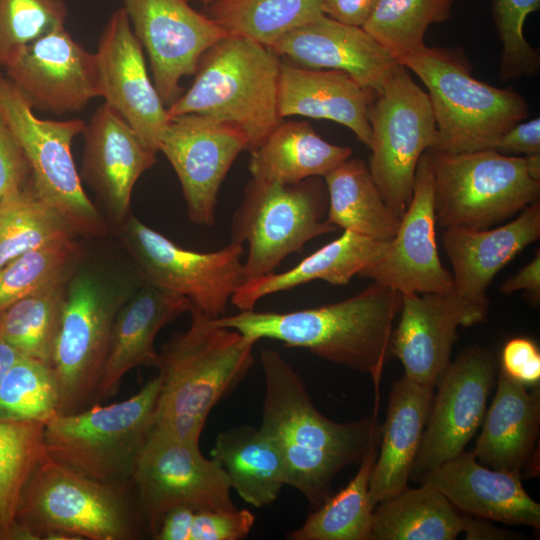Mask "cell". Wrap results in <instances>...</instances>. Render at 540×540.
<instances>
[{
	"mask_svg": "<svg viewBox=\"0 0 540 540\" xmlns=\"http://www.w3.org/2000/svg\"><path fill=\"white\" fill-rule=\"evenodd\" d=\"M456 0H377L363 25L397 62L424 48L430 25L450 18Z\"/></svg>",
	"mask_w": 540,
	"mask_h": 540,
	"instance_id": "40",
	"label": "cell"
},
{
	"mask_svg": "<svg viewBox=\"0 0 540 540\" xmlns=\"http://www.w3.org/2000/svg\"><path fill=\"white\" fill-rule=\"evenodd\" d=\"M539 237V200L494 229L445 228L442 243L453 269V291L488 311L487 290L494 276Z\"/></svg>",
	"mask_w": 540,
	"mask_h": 540,
	"instance_id": "25",
	"label": "cell"
},
{
	"mask_svg": "<svg viewBox=\"0 0 540 540\" xmlns=\"http://www.w3.org/2000/svg\"><path fill=\"white\" fill-rule=\"evenodd\" d=\"M229 35L266 47L324 15L322 0H209L205 13Z\"/></svg>",
	"mask_w": 540,
	"mask_h": 540,
	"instance_id": "35",
	"label": "cell"
},
{
	"mask_svg": "<svg viewBox=\"0 0 540 540\" xmlns=\"http://www.w3.org/2000/svg\"><path fill=\"white\" fill-rule=\"evenodd\" d=\"M75 235L66 219L37 195L30 178L0 209V268L27 252Z\"/></svg>",
	"mask_w": 540,
	"mask_h": 540,
	"instance_id": "39",
	"label": "cell"
},
{
	"mask_svg": "<svg viewBox=\"0 0 540 540\" xmlns=\"http://www.w3.org/2000/svg\"><path fill=\"white\" fill-rule=\"evenodd\" d=\"M191 304L183 296L142 282L120 307L111 333L108 356L96 403L114 396L122 378L139 366L158 368L159 353L154 341L158 332Z\"/></svg>",
	"mask_w": 540,
	"mask_h": 540,
	"instance_id": "26",
	"label": "cell"
},
{
	"mask_svg": "<svg viewBox=\"0 0 540 540\" xmlns=\"http://www.w3.org/2000/svg\"><path fill=\"white\" fill-rule=\"evenodd\" d=\"M265 397L259 429L278 447L287 485L301 492L312 508L331 495L335 476L359 464L380 443L377 415L348 423L335 422L314 406L302 377L276 350L260 353Z\"/></svg>",
	"mask_w": 540,
	"mask_h": 540,
	"instance_id": "1",
	"label": "cell"
},
{
	"mask_svg": "<svg viewBox=\"0 0 540 540\" xmlns=\"http://www.w3.org/2000/svg\"><path fill=\"white\" fill-rule=\"evenodd\" d=\"M375 95L343 71L280 64L277 103L281 118L299 115L335 121L349 128L368 148V114Z\"/></svg>",
	"mask_w": 540,
	"mask_h": 540,
	"instance_id": "27",
	"label": "cell"
},
{
	"mask_svg": "<svg viewBox=\"0 0 540 540\" xmlns=\"http://www.w3.org/2000/svg\"><path fill=\"white\" fill-rule=\"evenodd\" d=\"M488 311L450 293L402 294L400 320L390 352L404 367V376L435 388L450 364L458 327L486 320Z\"/></svg>",
	"mask_w": 540,
	"mask_h": 540,
	"instance_id": "21",
	"label": "cell"
},
{
	"mask_svg": "<svg viewBox=\"0 0 540 540\" xmlns=\"http://www.w3.org/2000/svg\"><path fill=\"white\" fill-rule=\"evenodd\" d=\"M490 150L511 156L540 154V118L517 123L500 135Z\"/></svg>",
	"mask_w": 540,
	"mask_h": 540,
	"instance_id": "48",
	"label": "cell"
},
{
	"mask_svg": "<svg viewBox=\"0 0 540 540\" xmlns=\"http://www.w3.org/2000/svg\"><path fill=\"white\" fill-rule=\"evenodd\" d=\"M327 211V189L317 177L294 184L249 181L230 226V242L248 244L244 282L275 272L306 243L334 232Z\"/></svg>",
	"mask_w": 540,
	"mask_h": 540,
	"instance_id": "10",
	"label": "cell"
},
{
	"mask_svg": "<svg viewBox=\"0 0 540 540\" xmlns=\"http://www.w3.org/2000/svg\"><path fill=\"white\" fill-rule=\"evenodd\" d=\"M462 532L465 533L466 540H503L517 539L519 534L499 529L492 525L488 520L473 515L461 513Z\"/></svg>",
	"mask_w": 540,
	"mask_h": 540,
	"instance_id": "51",
	"label": "cell"
},
{
	"mask_svg": "<svg viewBox=\"0 0 540 540\" xmlns=\"http://www.w3.org/2000/svg\"><path fill=\"white\" fill-rule=\"evenodd\" d=\"M539 7L540 0H493L494 23L502 45V80L537 75L540 55L525 39L523 27L528 15Z\"/></svg>",
	"mask_w": 540,
	"mask_h": 540,
	"instance_id": "45",
	"label": "cell"
},
{
	"mask_svg": "<svg viewBox=\"0 0 540 540\" xmlns=\"http://www.w3.org/2000/svg\"><path fill=\"white\" fill-rule=\"evenodd\" d=\"M529 176L540 182V154L524 156Z\"/></svg>",
	"mask_w": 540,
	"mask_h": 540,
	"instance_id": "53",
	"label": "cell"
},
{
	"mask_svg": "<svg viewBox=\"0 0 540 540\" xmlns=\"http://www.w3.org/2000/svg\"><path fill=\"white\" fill-rule=\"evenodd\" d=\"M187 330L159 352L161 387L151 435L199 441L212 408L245 377L258 340L216 325L194 307Z\"/></svg>",
	"mask_w": 540,
	"mask_h": 540,
	"instance_id": "3",
	"label": "cell"
},
{
	"mask_svg": "<svg viewBox=\"0 0 540 540\" xmlns=\"http://www.w3.org/2000/svg\"><path fill=\"white\" fill-rule=\"evenodd\" d=\"M280 64L270 48L228 35L204 53L192 85L167 107L168 114H204L233 124L252 151L282 122L277 103Z\"/></svg>",
	"mask_w": 540,
	"mask_h": 540,
	"instance_id": "5",
	"label": "cell"
},
{
	"mask_svg": "<svg viewBox=\"0 0 540 540\" xmlns=\"http://www.w3.org/2000/svg\"><path fill=\"white\" fill-rule=\"evenodd\" d=\"M0 116L28 161L37 195L56 209L76 234H104L105 220L85 193L71 152L72 141L83 132L85 122L38 118L27 99L1 72Z\"/></svg>",
	"mask_w": 540,
	"mask_h": 540,
	"instance_id": "11",
	"label": "cell"
},
{
	"mask_svg": "<svg viewBox=\"0 0 540 540\" xmlns=\"http://www.w3.org/2000/svg\"><path fill=\"white\" fill-rule=\"evenodd\" d=\"M68 281L43 287L0 312V335L23 356L51 366Z\"/></svg>",
	"mask_w": 540,
	"mask_h": 540,
	"instance_id": "37",
	"label": "cell"
},
{
	"mask_svg": "<svg viewBox=\"0 0 540 540\" xmlns=\"http://www.w3.org/2000/svg\"><path fill=\"white\" fill-rule=\"evenodd\" d=\"M83 252L75 236L27 252L0 268V312L19 299L67 280L80 265Z\"/></svg>",
	"mask_w": 540,
	"mask_h": 540,
	"instance_id": "41",
	"label": "cell"
},
{
	"mask_svg": "<svg viewBox=\"0 0 540 540\" xmlns=\"http://www.w3.org/2000/svg\"><path fill=\"white\" fill-rule=\"evenodd\" d=\"M161 387L158 376L117 403L58 414L45 423L47 454L92 479L134 486L141 454L150 438Z\"/></svg>",
	"mask_w": 540,
	"mask_h": 540,
	"instance_id": "7",
	"label": "cell"
},
{
	"mask_svg": "<svg viewBox=\"0 0 540 540\" xmlns=\"http://www.w3.org/2000/svg\"><path fill=\"white\" fill-rule=\"evenodd\" d=\"M133 484L152 539L163 517L174 508L237 509L226 471L202 454L199 441L150 435Z\"/></svg>",
	"mask_w": 540,
	"mask_h": 540,
	"instance_id": "14",
	"label": "cell"
},
{
	"mask_svg": "<svg viewBox=\"0 0 540 540\" xmlns=\"http://www.w3.org/2000/svg\"><path fill=\"white\" fill-rule=\"evenodd\" d=\"M500 370L524 386L540 382V352L536 343L527 337H515L502 349Z\"/></svg>",
	"mask_w": 540,
	"mask_h": 540,
	"instance_id": "47",
	"label": "cell"
},
{
	"mask_svg": "<svg viewBox=\"0 0 540 540\" xmlns=\"http://www.w3.org/2000/svg\"><path fill=\"white\" fill-rule=\"evenodd\" d=\"M31 171L15 136L0 116V209L29 183Z\"/></svg>",
	"mask_w": 540,
	"mask_h": 540,
	"instance_id": "46",
	"label": "cell"
},
{
	"mask_svg": "<svg viewBox=\"0 0 540 540\" xmlns=\"http://www.w3.org/2000/svg\"><path fill=\"white\" fill-rule=\"evenodd\" d=\"M65 0H0V66L24 46L65 26Z\"/></svg>",
	"mask_w": 540,
	"mask_h": 540,
	"instance_id": "43",
	"label": "cell"
},
{
	"mask_svg": "<svg viewBox=\"0 0 540 540\" xmlns=\"http://www.w3.org/2000/svg\"><path fill=\"white\" fill-rule=\"evenodd\" d=\"M496 377L493 353L478 345L450 362L436 385L411 480L464 451L483 422Z\"/></svg>",
	"mask_w": 540,
	"mask_h": 540,
	"instance_id": "15",
	"label": "cell"
},
{
	"mask_svg": "<svg viewBox=\"0 0 540 540\" xmlns=\"http://www.w3.org/2000/svg\"><path fill=\"white\" fill-rule=\"evenodd\" d=\"M6 77L33 109L63 115L100 97L98 65L60 26L24 46L4 67Z\"/></svg>",
	"mask_w": 540,
	"mask_h": 540,
	"instance_id": "18",
	"label": "cell"
},
{
	"mask_svg": "<svg viewBox=\"0 0 540 540\" xmlns=\"http://www.w3.org/2000/svg\"><path fill=\"white\" fill-rule=\"evenodd\" d=\"M211 458L226 471L232 489L255 507L271 505L287 485L282 455L259 428L239 426L220 432Z\"/></svg>",
	"mask_w": 540,
	"mask_h": 540,
	"instance_id": "32",
	"label": "cell"
},
{
	"mask_svg": "<svg viewBox=\"0 0 540 540\" xmlns=\"http://www.w3.org/2000/svg\"><path fill=\"white\" fill-rule=\"evenodd\" d=\"M188 0H123L132 29L148 54L154 86L168 107L179 82L193 75L204 53L229 33Z\"/></svg>",
	"mask_w": 540,
	"mask_h": 540,
	"instance_id": "17",
	"label": "cell"
},
{
	"mask_svg": "<svg viewBox=\"0 0 540 540\" xmlns=\"http://www.w3.org/2000/svg\"><path fill=\"white\" fill-rule=\"evenodd\" d=\"M430 152L441 227L488 229L539 200L540 182L529 176L524 157L490 149Z\"/></svg>",
	"mask_w": 540,
	"mask_h": 540,
	"instance_id": "9",
	"label": "cell"
},
{
	"mask_svg": "<svg viewBox=\"0 0 540 540\" xmlns=\"http://www.w3.org/2000/svg\"><path fill=\"white\" fill-rule=\"evenodd\" d=\"M351 155L350 147L327 142L307 122H281L251 151L248 169L256 181L294 184L324 177Z\"/></svg>",
	"mask_w": 540,
	"mask_h": 540,
	"instance_id": "31",
	"label": "cell"
},
{
	"mask_svg": "<svg viewBox=\"0 0 540 540\" xmlns=\"http://www.w3.org/2000/svg\"><path fill=\"white\" fill-rule=\"evenodd\" d=\"M419 483L439 490L462 513L540 529V504L525 491L522 476L487 467L472 451L432 469Z\"/></svg>",
	"mask_w": 540,
	"mask_h": 540,
	"instance_id": "24",
	"label": "cell"
},
{
	"mask_svg": "<svg viewBox=\"0 0 540 540\" xmlns=\"http://www.w3.org/2000/svg\"><path fill=\"white\" fill-rule=\"evenodd\" d=\"M399 63L428 90L437 127L434 151L490 149L500 135L529 115L523 96L474 78L467 59L456 50L425 46Z\"/></svg>",
	"mask_w": 540,
	"mask_h": 540,
	"instance_id": "6",
	"label": "cell"
},
{
	"mask_svg": "<svg viewBox=\"0 0 540 540\" xmlns=\"http://www.w3.org/2000/svg\"><path fill=\"white\" fill-rule=\"evenodd\" d=\"M248 150L243 132L204 114L171 117L159 143L181 185L189 219L212 226L220 187L237 156Z\"/></svg>",
	"mask_w": 540,
	"mask_h": 540,
	"instance_id": "16",
	"label": "cell"
},
{
	"mask_svg": "<svg viewBox=\"0 0 540 540\" xmlns=\"http://www.w3.org/2000/svg\"><path fill=\"white\" fill-rule=\"evenodd\" d=\"M150 536L135 487L87 477L51 458L21 494L13 540H136Z\"/></svg>",
	"mask_w": 540,
	"mask_h": 540,
	"instance_id": "4",
	"label": "cell"
},
{
	"mask_svg": "<svg viewBox=\"0 0 540 540\" xmlns=\"http://www.w3.org/2000/svg\"><path fill=\"white\" fill-rule=\"evenodd\" d=\"M504 294L526 290L536 304L540 298V253L539 249L535 257L514 276L507 279L500 287Z\"/></svg>",
	"mask_w": 540,
	"mask_h": 540,
	"instance_id": "50",
	"label": "cell"
},
{
	"mask_svg": "<svg viewBox=\"0 0 540 540\" xmlns=\"http://www.w3.org/2000/svg\"><path fill=\"white\" fill-rule=\"evenodd\" d=\"M188 1H190V0H188Z\"/></svg>",
	"mask_w": 540,
	"mask_h": 540,
	"instance_id": "54",
	"label": "cell"
},
{
	"mask_svg": "<svg viewBox=\"0 0 540 540\" xmlns=\"http://www.w3.org/2000/svg\"><path fill=\"white\" fill-rule=\"evenodd\" d=\"M378 449V444L372 445L350 482L330 495L287 537L292 540H369L375 508L370 501L369 480Z\"/></svg>",
	"mask_w": 540,
	"mask_h": 540,
	"instance_id": "36",
	"label": "cell"
},
{
	"mask_svg": "<svg viewBox=\"0 0 540 540\" xmlns=\"http://www.w3.org/2000/svg\"><path fill=\"white\" fill-rule=\"evenodd\" d=\"M323 178L329 223L376 240L395 236L401 217L387 206L362 159L350 157Z\"/></svg>",
	"mask_w": 540,
	"mask_h": 540,
	"instance_id": "33",
	"label": "cell"
},
{
	"mask_svg": "<svg viewBox=\"0 0 540 540\" xmlns=\"http://www.w3.org/2000/svg\"><path fill=\"white\" fill-rule=\"evenodd\" d=\"M21 356L22 354L0 335V384Z\"/></svg>",
	"mask_w": 540,
	"mask_h": 540,
	"instance_id": "52",
	"label": "cell"
},
{
	"mask_svg": "<svg viewBox=\"0 0 540 540\" xmlns=\"http://www.w3.org/2000/svg\"><path fill=\"white\" fill-rule=\"evenodd\" d=\"M368 168L385 203L402 217L413 193L417 164L437 143L429 96L399 64L369 108Z\"/></svg>",
	"mask_w": 540,
	"mask_h": 540,
	"instance_id": "12",
	"label": "cell"
},
{
	"mask_svg": "<svg viewBox=\"0 0 540 540\" xmlns=\"http://www.w3.org/2000/svg\"><path fill=\"white\" fill-rule=\"evenodd\" d=\"M119 230L144 282L187 298L212 319L224 316L232 294L244 282L243 244L229 242L211 252L185 249L131 214Z\"/></svg>",
	"mask_w": 540,
	"mask_h": 540,
	"instance_id": "13",
	"label": "cell"
},
{
	"mask_svg": "<svg viewBox=\"0 0 540 540\" xmlns=\"http://www.w3.org/2000/svg\"><path fill=\"white\" fill-rule=\"evenodd\" d=\"M391 241V240H390ZM390 241L368 238L350 231L324 245L293 268L272 272L244 282L230 301L240 311L254 309L265 296L287 291L314 280L346 285L354 276L379 260Z\"/></svg>",
	"mask_w": 540,
	"mask_h": 540,
	"instance_id": "30",
	"label": "cell"
},
{
	"mask_svg": "<svg viewBox=\"0 0 540 540\" xmlns=\"http://www.w3.org/2000/svg\"><path fill=\"white\" fill-rule=\"evenodd\" d=\"M462 515L436 488L421 483L379 502L369 540H454Z\"/></svg>",
	"mask_w": 540,
	"mask_h": 540,
	"instance_id": "34",
	"label": "cell"
},
{
	"mask_svg": "<svg viewBox=\"0 0 540 540\" xmlns=\"http://www.w3.org/2000/svg\"><path fill=\"white\" fill-rule=\"evenodd\" d=\"M45 423L0 418V540H13L19 501L47 455Z\"/></svg>",
	"mask_w": 540,
	"mask_h": 540,
	"instance_id": "38",
	"label": "cell"
},
{
	"mask_svg": "<svg viewBox=\"0 0 540 540\" xmlns=\"http://www.w3.org/2000/svg\"><path fill=\"white\" fill-rule=\"evenodd\" d=\"M433 396L434 388L405 376L393 383L369 480V496L374 507L407 487Z\"/></svg>",
	"mask_w": 540,
	"mask_h": 540,
	"instance_id": "28",
	"label": "cell"
},
{
	"mask_svg": "<svg viewBox=\"0 0 540 540\" xmlns=\"http://www.w3.org/2000/svg\"><path fill=\"white\" fill-rule=\"evenodd\" d=\"M434 176L430 149L417 164L411 200L382 257L358 277L407 293H450L453 278L436 243Z\"/></svg>",
	"mask_w": 540,
	"mask_h": 540,
	"instance_id": "19",
	"label": "cell"
},
{
	"mask_svg": "<svg viewBox=\"0 0 540 540\" xmlns=\"http://www.w3.org/2000/svg\"><path fill=\"white\" fill-rule=\"evenodd\" d=\"M402 294L374 283L339 302L289 312L240 311L212 319L221 327L260 340H277L369 374L375 390L374 414L379 406V386L390 352L393 323L400 313Z\"/></svg>",
	"mask_w": 540,
	"mask_h": 540,
	"instance_id": "2",
	"label": "cell"
},
{
	"mask_svg": "<svg viewBox=\"0 0 540 540\" xmlns=\"http://www.w3.org/2000/svg\"><path fill=\"white\" fill-rule=\"evenodd\" d=\"M255 516L248 509L194 510L177 507L162 519L156 540H240L249 534Z\"/></svg>",
	"mask_w": 540,
	"mask_h": 540,
	"instance_id": "44",
	"label": "cell"
},
{
	"mask_svg": "<svg viewBox=\"0 0 540 540\" xmlns=\"http://www.w3.org/2000/svg\"><path fill=\"white\" fill-rule=\"evenodd\" d=\"M481 425V433L472 451L478 462L521 475L538 450L539 385L528 391L526 386L499 369L496 394Z\"/></svg>",
	"mask_w": 540,
	"mask_h": 540,
	"instance_id": "29",
	"label": "cell"
},
{
	"mask_svg": "<svg viewBox=\"0 0 540 540\" xmlns=\"http://www.w3.org/2000/svg\"><path fill=\"white\" fill-rule=\"evenodd\" d=\"M377 0H322V11L340 23L363 27Z\"/></svg>",
	"mask_w": 540,
	"mask_h": 540,
	"instance_id": "49",
	"label": "cell"
},
{
	"mask_svg": "<svg viewBox=\"0 0 540 540\" xmlns=\"http://www.w3.org/2000/svg\"><path fill=\"white\" fill-rule=\"evenodd\" d=\"M58 407L52 367L22 355L0 384V418L46 423L58 415Z\"/></svg>",
	"mask_w": 540,
	"mask_h": 540,
	"instance_id": "42",
	"label": "cell"
},
{
	"mask_svg": "<svg viewBox=\"0 0 540 540\" xmlns=\"http://www.w3.org/2000/svg\"><path fill=\"white\" fill-rule=\"evenodd\" d=\"M137 287L80 265L69 278L51 360L58 414H73L96 403L116 315Z\"/></svg>",
	"mask_w": 540,
	"mask_h": 540,
	"instance_id": "8",
	"label": "cell"
},
{
	"mask_svg": "<svg viewBox=\"0 0 540 540\" xmlns=\"http://www.w3.org/2000/svg\"><path fill=\"white\" fill-rule=\"evenodd\" d=\"M269 48L299 67L346 72L375 94L400 64L363 28L325 14L286 33Z\"/></svg>",
	"mask_w": 540,
	"mask_h": 540,
	"instance_id": "23",
	"label": "cell"
},
{
	"mask_svg": "<svg viewBox=\"0 0 540 540\" xmlns=\"http://www.w3.org/2000/svg\"><path fill=\"white\" fill-rule=\"evenodd\" d=\"M95 55L100 97L149 150L159 152L160 139L171 117L150 79L143 48L123 7L106 22Z\"/></svg>",
	"mask_w": 540,
	"mask_h": 540,
	"instance_id": "20",
	"label": "cell"
},
{
	"mask_svg": "<svg viewBox=\"0 0 540 540\" xmlns=\"http://www.w3.org/2000/svg\"><path fill=\"white\" fill-rule=\"evenodd\" d=\"M81 179L96 193L110 220L118 226L130 215L134 186L156 162L132 127L103 103L85 123Z\"/></svg>",
	"mask_w": 540,
	"mask_h": 540,
	"instance_id": "22",
	"label": "cell"
}]
</instances>
